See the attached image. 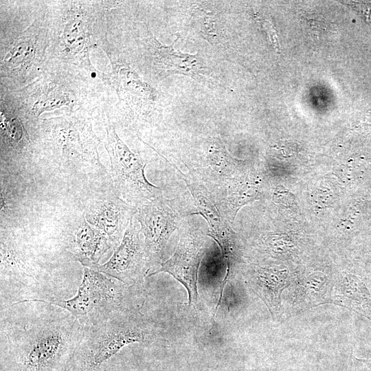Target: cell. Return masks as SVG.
Masks as SVG:
<instances>
[{"label":"cell","instance_id":"obj_18","mask_svg":"<svg viewBox=\"0 0 371 371\" xmlns=\"http://www.w3.org/2000/svg\"><path fill=\"white\" fill-rule=\"evenodd\" d=\"M355 371H371V360L359 359L352 357Z\"/></svg>","mask_w":371,"mask_h":371},{"label":"cell","instance_id":"obj_8","mask_svg":"<svg viewBox=\"0 0 371 371\" xmlns=\"http://www.w3.org/2000/svg\"><path fill=\"white\" fill-rule=\"evenodd\" d=\"M137 211V207L119 196H111L89 203L85 217L107 238L111 249L115 250Z\"/></svg>","mask_w":371,"mask_h":371},{"label":"cell","instance_id":"obj_4","mask_svg":"<svg viewBox=\"0 0 371 371\" xmlns=\"http://www.w3.org/2000/svg\"><path fill=\"white\" fill-rule=\"evenodd\" d=\"M106 147L111 165L112 177L118 196L135 207L163 195L159 187L146 179V163L120 138L113 128L107 130Z\"/></svg>","mask_w":371,"mask_h":371},{"label":"cell","instance_id":"obj_6","mask_svg":"<svg viewBox=\"0 0 371 371\" xmlns=\"http://www.w3.org/2000/svg\"><path fill=\"white\" fill-rule=\"evenodd\" d=\"M184 223L172 256L147 278L159 273H169L186 289L189 305L199 308L197 279L199 265L205 251V237L199 229L190 225L185 227Z\"/></svg>","mask_w":371,"mask_h":371},{"label":"cell","instance_id":"obj_16","mask_svg":"<svg viewBox=\"0 0 371 371\" xmlns=\"http://www.w3.org/2000/svg\"><path fill=\"white\" fill-rule=\"evenodd\" d=\"M64 35L69 47L80 49L85 38L82 23L80 21L69 23L65 27Z\"/></svg>","mask_w":371,"mask_h":371},{"label":"cell","instance_id":"obj_9","mask_svg":"<svg viewBox=\"0 0 371 371\" xmlns=\"http://www.w3.org/2000/svg\"><path fill=\"white\" fill-rule=\"evenodd\" d=\"M239 161L227 150L219 136L207 139L199 163L190 174L212 194L240 171Z\"/></svg>","mask_w":371,"mask_h":371},{"label":"cell","instance_id":"obj_3","mask_svg":"<svg viewBox=\"0 0 371 371\" xmlns=\"http://www.w3.org/2000/svg\"><path fill=\"white\" fill-rule=\"evenodd\" d=\"M158 337L155 325L139 310L120 311L83 327L75 355L78 357L80 371H94L125 346L152 343Z\"/></svg>","mask_w":371,"mask_h":371},{"label":"cell","instance_id":"obj_11","mask_svg":"<svg viewBox=\"0 0 371 371\" xmlns=\"http://www.w3.org/2000/svg\"><path fill=\"white\" fill-rule=\"evenodd\" d=\"M69 234L66 249L72 259L83 267L95 269L102 256L111 249L107 238L91 225L85 216Z\"/></svg>","mask_w":371,"mask_h":371},{"label":"cell","instance_id":"obj_1","mask_svg":"<svg viewBox=\"0 0 371 371\" xmlns=\"http://www.w3.org/2000/svg\"><path fill=\"white\" fill-rule=\"evenodd\" d=\"M1 315V345L20 371H50L78 347L83 327L66 310L45 302Z\"/></svg>","mask_w":371,"mask_h":371},{"label":"cell","instance_id":"obj_13","mask_svg":"<svg viewBox=\"0 0 371 371\" xmlns=\"http://www.w3.org/2000/svg\"><path fill=\"white\" fill-rule=\"evenodd\" d=\"M179 172L195 203L196 212L192 215L199 214L206 221L207 232H215L229 223L219 212L208 190L191 175L190 177L180 170Z\"/></svg>","mask_w":371,"mask_h":371},{"label":"cell","instance_id":"obj_17","mask_svg":"<svg viewBox=\"0 0 371 371\" xmlns=\"http://www.w3.org/2000/svg\"><path fill=\"white\" fill-rule=\"evenodd\" d=\"M260 23L264 27V28L267 31L268 34L269 35V37H270L271 42L275 46L276 49H279V44L278 42L276 32L274 31L275 30H273V27L270 23V22L265 19H261Z\"/></svg>","mask_w":371,"mask_h":371},{"label":"cell","instance_id":"obj_10","mask_svg":"<svg viewBox=\"0 0 371 371\" xmlns=\"http://www.w3.org/2000/svg\"><path fill=\"white\" fill-rule=\"evenodd\" d=\"M178 38L169 45L161 44L153 35L146 39L155 66L164 76L182 74L200 82H205L211 78L210 69L199 54L177 51L174 45Z\"/></svg>","mask_w":371,"mask_h":371},{"label":"cell","instance_id":"obj_14","mask_svg":"<svg viewBox=\"0 0 371 371\" xmlns=\"http://www.w3.org/2000/svg\"><path fill=\"white\" fill-rule=\"evenodd\" d=\"M207 235L212 238L218 245L223 258L227 265L225 276L220 289V296L215 308L214 315L221 303L225 286L234 273L236 265L239 257V245L236 233L231 228L229 223L215 232H207Z\"/></svg>","mask_w":371,"mask_h":371},{"label":"cell","instance_id":"obj_12","mask_svg":"<svg viewBox=\"0 0 371 371\" xmlns=\"http://www.w3.org/2000/svg\"><path fill=\"white\" fill-rule=\"evenodd\" d=\"M287 278L285 269L256 267L247 276L250 287L267 306L273 317L279 311L280 295Z\"/></svg>","mask_w":371,"mask_h":371},{"label":"cell","instance_id":"obj_2","mask_svg":"<svg viewBox=\"0 0 371 371\" xmlns=\"http://www.w3.org/2000/svg\"><path fill=\"white\" fill-rule=\"evenodd\" d=\"M137 286H128L95 269L84 267L76 295L68 300L32 299L17 302H41L60 307L83 326L94 325L113 313L139 310L143 299Z\"/></svg>","mask_w":371,"mask_h":371},{"label":"cell","instance_id":"obj_5","mask_svg":"<svg viewBox=\"0 0 371 371\" xmlns=\"http://www.w3.org/2000/svg\"><path fill=\"white\" fill-rule=\"evenodd\" d=\"M190 215L192 213L178 199H169L163 195L137 207L135 218L144 236L148 273L151 267L162 263L170 238L184 223L185 217Z\"/></svg>","mask_w":371,"mask_h":371},{"label":"cell","instance_id":"obj_15","mask_svg":"<svg viewBox=\"0 0 371 371\" xmlns=\"http://www.w3.org/2000/svg\"><path fill=\"white\" fill-rule=\"evenodd\" d=\"M33 44L30 40L19 41L5 56V60L15 67L29 61L33 56Z\"/></svg>","mask_w":371,"mask_h":371},{"label":"cell","instance_id":"obj_7","mask_svg":"<svg viewBox=\"0 0 371 371\" xmlns=\"http://www.w3.org/2000/svg\"><path fill=\"white\" fill-rule=\"evenodd\" d=\"M134 217L128 226L120 244L111 258L95 270L112 277L128 286H138L149 269L141 229Z\"/></svg>","mask_w":371,"mask_h":371}]
</instances>
